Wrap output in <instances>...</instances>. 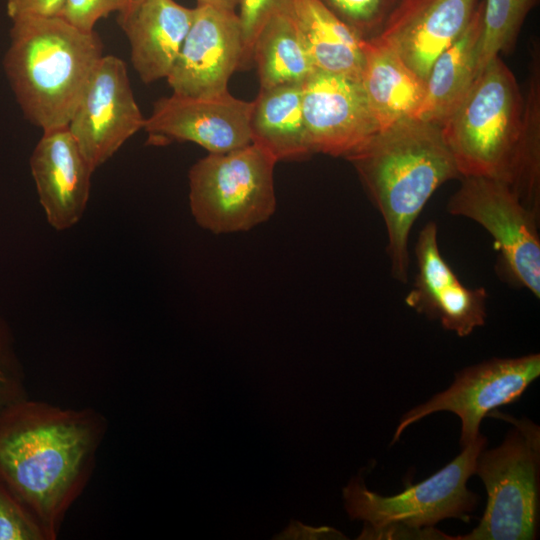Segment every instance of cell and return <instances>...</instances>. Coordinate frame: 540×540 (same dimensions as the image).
Listing matches in <instances>:
<instances>
[{
  "instance_id": "obj_17",
  "label": "cell",
  "mask_w": 540,
  "mask_h": 540,
  "mask_svg": "<svg viewBox=\"0 0 540 540\" xmlns=\"http://www.w3.org/2000/svg\"><path fill=\"white\" fill-rule=\"evenodd\" d=\"M194 8L174 0H139L119 12L139 78L150 84L167 78L193 21Z\"/></svg>"
},
{
  "instance_id": "obj_16",
  "label": "cell",
  "mask_w": 540,
  "mask_h": 540,
  "mask_svg": "<svg viewBox=\"0 0 540 540\" xmlns=\"http://www.w3.org/2000/svg\"><path fill=\"white\" fill-rule=\"evenodd\" d=\"M30 169L49 224L63 231L81 219L94 171L68 127L43 131Z\"/></svg>"
},
{
  "instance_id": "obj_19",
  "label": "cell",
  "mask_w": 540,
  "mask_h": 540,
  "mask_svg": "<svg viewBox=\"0 0 540 540\" xmlns=\"http://www.w3.org/2000/svg\"><path fill=\"white\" fill-rule=\"evenodd\" d=\"M361 84L380 129L414 118L424 96L420 79L378 37L365 39Z\"/></svg>"
},
{
  "instance_id": "obj_29",
  "label": "cell",
  "mask_w": 540,
  "mask_h": 540,
  "mask_svg": "<svg viewBox=\"0 0 540 540\" xmlns=\"http://www.w3.org/2000/svg\"><path fill=\"white\" fill-rule=\"evenodd\" d=\"M131 0H65L59 17L72 26L93 31L97 21L110 13L120 12Z\"/></svg>"
},
{
  "instance_id": "obj_33",
  "label": "cell",
  "mask_w": 540,
  "mask_h": 540,
  "mask_svg": "<svg viewBox=\"0 0 540 540\" xmlns=\"http://www.w3.org/2000/svg\"><path fill=\"white\" fill-rule=\"evenodd\" d=\"M135 1H139V0H131V2H135Z\"/></svg>"
},
{
  "instance_id": "obj_32",
  "label": "cell",
  "mask_w": 540,
  "mask_h": 540,
  "mask_svg": "<svg viewBox=\"0 0 540 540\" xmlns=\"http://www.w3.org/2000/svg\"><path fill=\"white\" fill-rule=\"evenodd\" d=\"M197 5L211 6L219 9L235 11L240 0H196Z\"/></svg>"
},
{
  "instance_id": "obj_4",
  "label": "cell",
  "mask_w": 540,
  "mask_h": 540,
  "mask_svg": "<svg viewBox=\"0 0 540 540\" xmlns=\"http://www.w3.org/2000/svg\"><path fill=\"white\" fill-rule=\"evenodd\" d=\"M522 109L523 95L513 72L500 56L494 57L441 126L461 178L495 179L515 194Z\"/></svg>"
},
{
  "instance_id": "obj_21",
  "label": "cell",
  "mask_w": 540,
  "mask_h": 540,
  "mask_svg": "<svg viewBox=\"0 0 540 540\" xmlns=\"http://www.w3.org/2000/svg\"><path fill=\"white\" fill-rule=\"evenodd\" d=\"M291 13L317 70L360 80L364 38L321 0H294Z\"/></svg>"
},
{
  "instance_id": "obj_13",
  "label": "cell",
  "mask_w": 540,
  "mask_h": 540,
  "mask_svg": "<svg viewBox=\"0 0 540 540\" xmlns=\"http://www.w3.org/2000/svg\"><path fill=\"white\" fill-rule=\"evenodd\" d=\"M301 88L313 153L346 158L380 130L359 79L316 70Z\"/></svg>"
},
{
  "instance_id": "obj_30",
  "label": "cell",
  "mask_w": 540,
  "mask_h": 540,
  "mask_svg": "<svg viewBox=\"0 0 540 540\" xmlns=\"http://www.w3.org/2000/svg\"><path fill=\"white\" fill-rule=\"evenodd\" d=\"M359 538L455 540V537H451L433 527L415 528L402 523H390L378 527L367 525Z\"/></svg>"
},
{
  "instance_id": "obj_8",
  "label": "cell",
  "mask_w": 540,
  "mask_h": 540,
  "mask_svg": "<svg viewBox=\"0 0 540 540\" xmlns=\"http://www.w3.org/2000/svg\"><path fill=\"white\" fill-rule=\"evenodd\" d=\"M447 211L481 225L493 238L500 275L540 297V216L524 206L505 183L463 177Z\"/></svg>"
},
{
  "instance_id": "obj_9",
  "label": "cell",
  "mask_w": 540,
  "mask_h": 540,
  "mask_svg": "<svg viewBox=\"0 0 540 540\" xmlns=\"http://www.w3.org/2000/svg\"><path fill=\"white\" fill-rule=\"evenodd\" d=\"M540 375V354L517 358H493L464 368L451 386L412 408L400 419L392 443L411 424L439 411H449L461 420L460 445L473 443L480 435L484 417L496 408L517 401Z\"/></svg>"
},
{
  "instance_id": "obj_2",
  "label": "cell",
  "mask_w": 540,
  "mask_h": 540,
  "mask_svg": "<svg viewBox=\"0 0 540 540\" xmlns=\"http://www.w3.org/2000/svg\"><path fill=\"white\" fill-rule=\"evenodd\" d=\"M346 159L383 219L392 277L406 283L415 220L437 188L461 178L441 127L416 118L400 120L378 130Z\"/></svg>"
},
{
  "instance_id": "obj_15",
  "label": "cell",
  "mask_w": 540,
  "mask_h": 540,
  "mask_svg": "<svg viewBox=\"0 0 540 540\" xmlns=\"http://www.w3.org/2000/svg\"><path fill=\"white\" fill-rule=\"evenodd\" d=\"M481 0H400L376 36L424 81L465 31Z\"/></svg>"
},
{
  "instance_id": "obj_27",
  "label": "cell",
  "mask_w": 540,
  "mask_h": 540,
  "mask_svg": "<svg viewBox=\"0 0 540 540\" xmlns=\"http://www.w3.org/2000/svg\"><path fill=\"white\" fill-rule=\"evenodd\" d=\"M294 0H240L238 17L243 39L242 67L251 61L253 42L264 23L274 14L291 12Z\"/></svg>"
},
{
  "instance_id": "obj_25",
  "label": "cell",
  "mask_w": 540,
  "mask_h": 540,
  "mask_svg": "<svg viewBox=\"0 0 540 540\" xmlns=\"http://www.w3.org/2000/svg\"><path fill=\"white\" fill-rule=\"evenodd\" d=\"M400 0H321L362 38L377 36Z\"/></svg>"
},
{
  "instance_id": "obj_28",
  "label": "cell",
  "mask_w": 540,
  "mask_h": 540,
  "mask_svg": "<svg viewBox=\"0 0 540 540\" xmlns=\"http://www.w3.org/2000/svg\"><path fill=\"white\" fill-rule=\"evenodd\" d=\"M26 397L24 374L15 355L10 332L0 319V410Z\"/></svg>"
},
{
  "instance_id": "obj_18",
  "label": "cell",
  "mask_w": 540,
  "mask_h": 540,
  "mask_svg": "<svg viewBox=\"0 0 540 540\" xmlns=\"http://www.w3.org/2000/svg\"><path fill=\"white\" fill-rule=\"evenodd\" d=\"M483 0L465 31L433 62L414 118L441 127L460 105L478 75Z\"/></svg>"
},
{
  "instance_id": "obj_14",
  "label": "cell",
  "mask_w": 540,
  "mask_h": 540,
  "mask_svg": "<svg viewBox=\"0 0 540 540\" xmlns=\"http://www.w3.org/2000/svg\"><path fill=\"white\" fill-rule=\"evenodd\" d=\"M417 274L405 303L459 337L483 326L487 317L485 288L463 285L438 246L437 225L430 221L418 235L414 248Z\"/></svg>"
},
{
  "instance_id": "obj_26",
  "label": "cell",
  "mask_w": 540,
  "mask_h": 540,
  "mask_svg": "<svg viewBox=\"0 0 540 540\" xmlns=\"http://www.w3.org/2000/svg\"><path fill=\"white\" fill-rule=\"evenodd\" d=\"M0 540H46L35 518L1 481Z\"/></svg>"
},
{
  "instance_id": "obj_7",
  "label": "cell",
  "mask_w": 540,
  "mask_h": 540,
  "mask_svg": "<svg viewBox=\"0 0 540 540\" xmlns=\"http://www.w3.org/2000/svg\"><path fill=\"white\" fill-rule=\"evenodd\" d=\"M486 443L487 439L480 434L442 469L396 495L382 496L368 490L359 479L351 481L344 489L349 515L372 527L402 523L425 528L447 518L467 521L478 500L467 488V482Z\"/></svg>"
},
{
  "instance_id": "obj_24",
  "label": "cell",
  "mask_w": 540,
  "mask_h": 540,
  "mask_svg": "<svg viewBox=\"0 0 540 540\" xmlns=\"http://www.w3.org/2000/svg\"><path fill=\"white\" fill-rule=\"evenodd\" d=\"M539 0H483L478 74L500 53H509L523 23Z\"/></svg>"
},
{
  "instance_id": "obj_12",
  "label": "cell",
  "mask_w": 540,
  "mask_h": 540,
  "mask_svg": "<svg viewBox=\"0 0 540 540\" xmlns=\"http://www.w3.org/2000/svg\"><path fill=\"white\" fill-rule=\"evenodd\" d=\"M243 39L235 11L197 5L189 31L167 76L173 93L205 97L228 91L242 67Z\"/></svg>"
},
{
  "instance_id": "obj_5",
  "label": "cell",
  "mask_w": 540,
  "mask_h": 540,
  "mask_svg": "<svg viewBox=\"0 0 540 540\" xmlns=\"http://www.w3.org/2000/svg\"><path fill=\"white\" fill-rule=\"evenodd\" d=\"M513 428L497 448L479 453L474 474L487 504L479 524L455 540H532L538 537L540 430L532 421L500 414Z\"/></svg>"
},
{
  "instance_id": "obj_23",
  "label": "cell",
  "mask_w": 540,
  "mask_h": 540,
  "mask_svg": "<svg viewBox=\"0 0 540 540\" xmlns=\"http://www.w3.org/2000/svg\"><path fill=\"white\" fill-rule=\"evenodd\" d=\"M516 196L540 216V49L532 43L517 142Z\"/></svg>"
},
{
  "instance_id": "obj_10",
  "label": "cell",
  "mask_w": 540,
  "mask_h": 540,
  "mask_svg": "<svg viewBox=\"0 0 540 540\" xmlns=\"http://www.w3.org/2000/svg\"><path fill=\"white\" fill-rule=\"evenodd\" d=\"M145 119L125 62L104 55L67 127L95 170L144 127Z\"/></svg>"
},
{
  "instance_id": "obj_22",
  "label": "cell",
  "mask_w": 540,
  "mask_h": 540,
  "mask_svg": "<svg viewBox=\"0 0 540 540\" xmlns=\"http://www.w3.org/2000/svg\"><path fill=\"white\" fill-rule=\"evenodd\" d=\"M251 60L260 88L301 85L317 70L291 12L274 14L264 23L253 42Z\"/></svg>"
},
{
  "instance_id": "obj_6",
  "label": "cell",
  "mask_w": 540,
  "mask_h": 540,
  "mask_svg": "<svg viewBox=\"0 0 540 540\" xmlns=\"http://www.w3.org/2000/svg\"><path fill=\"white\" fill-rule=\"evenodd\" d=\"M276 159L250 143L209 153L189 171V203L199 226L215 234L248 231L275 212Z\"/></svg>"
},
{
  "instance_id": "obj_1",
  "label": "cell",
  "mask_w": 540,
  "mask_h": 540,
  "mask_svg": "<svg viewBox=\"0 0 540 540\" xmlns=\"http://www.w3.org/2000/svg\"><path fill=\"white\" fill-rule=\"evenodd\" d=\"M108 424L91 408L18 400L0 410V481L42 528L58 537L93 473Z\"/></svg>"
},
{
  "instance_id": "obj_31",
  "label": "cell",
  "mask_w": 540,
  "mask_h": 540,
  "mask_svg": "<svg viewBox=\"0 0 540 540\" xmlns=\"http://www.w3.org/2000/svg\"><path fill=\"white\" fill-rule=\"evenodd\" d=\"M65 0H7V14L12 20L24 17L59 16Z\"/></svg>"
},
{
  "instance_id": "obj_20",
  "label": "cell",
  "mask_w": 540,
  "mask_h": 540,
  "mask_svg": "<svg viewBox=\"0 0 540 540\" xmlns=\"http://www.w3.org/2000/svg\"><path fill=\"white\" fill-rule=\"evenodd\" d=\"M301 85L260 88L252 101L251 142L270 153L277 162L313 154L303 116Z\"/></svg>"
},
{
  "instance_id": "obj_11",
  "label": "cell",
  "mask_w": 540,
  "mask_h": 540,
  "mask_svg": "<svg viewBox=\"0 0 540 540\" xmlns=\"http://www.w3.org/2000/svg\"><path fill=\"white\" fill-rule=\"evenodd\" d=\"M252 106L229 91L205 97L172 93L154 103L143 129L155 144L187 141L225 153L251 143Z\"/></svg>"
},
{
  "instance_id": "obj_3",
  "label": "cell",
  "mask_w": 540,
  "mask_h": 540,
  "mask_svg": "<svg viewBox=\"0 0 540 540\" xmlns=\"http://www.w3.org/2000/svg\"><path fill=\"white\" fill-rule=\"evenodd\" d=\"M104 56L93 31L59 16L12 20L3 68L25 118L43 131L67 127Z\"/></svg>"
}]
</instances>
